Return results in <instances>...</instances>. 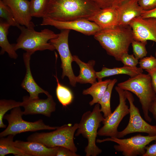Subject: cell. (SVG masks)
<instances>
[{
	"label": "cell",
	"instance_id": "6da1fadb",
	"mask_svg": "<svg viewBox=\"0 0 156 156\" xmlns=\"http://www.w3.org/2000/svg\"><path fill=\"white\" fill-rule=\"evenodd\" d=\"M100 9L91 0H49L43 18L62 21L88 20Z\"/></svg>",
	"mask_w": 156,
	"mask_h": 156
},
{
	"label": "cell",
	"instance_id": "7a4b0ae2",
	"mask_svg": "<svg viewBox=\"0 0 156 156\" xmlns=\"http://www.w3.org/2000/svg\"><path fill=\"white\" fill-rule=\"evenodd\" d=\"M94 36L107 54L118 61L123 54L128 53L133 40L132 30L129 25L101 29Z\"/></svg>",
	"mask_w": 156,
	"mask_h": 156
},
{
	"label": "cell",
	"instance_id": "3957f363",
	"mask_svg": "<svg viewBox=\"0 0 156 156\" xmlns=\"http://www.w3.org/2000/svg\"><path fill=\"white\" fill-rule=\"evenodd\" d=\"M101 112L100 104L96 103L92 111H88L83 114L78 123L75 135L81 134L87 139L88 144L85 148L86 156H97L102 152L96 144L98 129L105 119Z\"/></svg>",
	"mask_w": 156,
	"mask_h": 156
},
{
	"label": "cell",
	"instance_id": "277c9868",
	"mask_svg": "<svg viewBox=\"0 0 156 156\" xmlns=\"http://www.w3.org/2000/svg\"><path fill=\"white\" fill-rule=\"evenodd\" d=\"M17 27L21 30V33L16 40V43L12 44L16 51L22 49L33 54L38 51L55 50L49 41L57 37L58 34L48 29L37 31L34 28H28L20 25Z\"/></svg>",
	"mask_w": 156,
	"mask_h": 156
},
{
	"label": "cell",
	"instance_id": "5b68a950",
	"mask_svg": "<svg viewBox=\"0 0 156 156\" xmlns=\"http://www.w3.org/2000/svg\"><path fill=\"white\" fill-rule=\"evenodd\" d=\"M117 86L133 93L137 96L141 105L145 119L148 122H151L152 120L149 115V109L156 94L150 75L143 73L140 74L118 83Z\"/></svg>",
	"mask_w": 156,
	"mask_h": 156
},
{
	"label": "cell",
	"instance_id": "8992f818",
	"mask_svg": "<svg viewBox=\"0 0 156 156\" xmlns=\"http://www.w3.org/2000/svg\"><path fill=\"white\" fill-rule=\"evenodd\" d=\"M78 127V123L64 125L49 132L35 133L27 138L28 141L42 144L49 148L62 146L76 152L77 148L74 143V135Z\"/></svg>",
	"mask_w": 156,
	"mask_h": 156
},
{
	"label": "cell",
	"instance_id": "52a82bcc",
	"mask_svg": "<svg viewBox=\"0 0 156 156\" xmlns=\"http://www.w3.org/2000/svg\"><path fill=\"white\" fill-rule=\"evenodd\" d=\"M20 107L12 109L10 114H5L3 119L6 120L8 125L6 129L0 133V138L9 135H16L23 132L35 131L38 130H55L58 127H51L46 125L43 120H39L34 122L26 121L22 118L24 115Z\"/></svg>",
	"mask_w": 156,
	"mask_h": 156
},
{
	"label": "cell",
	"instance_id": "ba28073f",
	"mask_svg": "<svg viewBox=\"0 0 156 156\" xmlns=\"http://www.w3.org/2000/svg\"><path fill=\"white\" fill-rule=\"evenodd\" d=\"M154 141H156V135L144 136L138 134L125 139L109 137L97 139L96 142L101 143L111 141L116 143L117 144L114 145V148L116 151L122 153L124 156H143L145 152L146 147Z\"/></svg>",
	"mask_w": 156,
	"mask_h": 156
},
{
	"label": "cell",
	"instance_id": "9c48e42d",
	"mask_svg": "<svg viewBox=\"0 0 156 156\" xmlns=\"http://www.w3.org/2000/svg\"><path fill=\"white\" fill-rule=\"evenodd\" d=\"M115 89L119 97V104L113 112L105 118L102 122L103 126L98 131L100 136L117 137L118 128L123 118L129 114V108L126 104L127 99L125 90L116 86Z\"/></svg>",
	"mask_w": 156,
	"mask_h": 156
},
{
	"label": "cell",
	"instance_id": "30bf717a",
	"mask_svg": "<svg viewBox=\"0 0 156 156\" xmlns=\"http://www.w3.org/2000/svg\"><path fill=\"white\" fill-rule=\"evenodd\" d=\"M70 30L63 29L58 34V36L51 40L49 42L55 47L59 53L61 61V68L62 72L61 78L63 79L67 77L70 85L75 87L77 83L76 77L72 67L73 61V56L70 51L68 44V38Z\"/></svg>",
	"mask_w": 156,
	"mask_h": 156
},
{
	"label": "cell",
	"instance_id": "8fae6325",
	"mask_svg": "<svg viewBox=\"0 0 156 156\" xmlns=\"http://www.w3.org/2000/svg\"><path fill=\"white\" fill-rule=\"evenodd\" d=\"M125 92L129 104V122L123 130L118 132L117 138H122L128 134L137 132L146 133L152 136L156 135V125H151L143 119L139 109L134 104L133 95L129 91Z\"/></svg>",
	"mask_w": 156,
	"mask_h": 156
},
{
	"label": "cell",
	"instance_id": "7c38bea8",
	"mask_svg": "<svg viewBox=\"0 0 156 156\" xmlns=\"http://www.w3.org/2000/svg\"><path fill=\"white\" fill-rule=\"evenodd\" d=\"M40 25H50L60 29L74 30L88 36L94 35L101 30L95 23L86 19L62 21L44 17Z\"/></svg>",
	"mask_w": 156,
	"mask_h": 156
},
{
	"label": "cell",
	"instance_id": "4fadbf2b",
	"mask_svg": "<svg viewBox=\"0 0 156 156\" xmlns=\"http://www.w3.org/2000/svg\"><path fill=\"white\" fill-rule=\"evenodd\" d=\"M129 25L132 29L134 40L141 42L150 40L156 43V18L139 16L132 20Z\"/></svg>",
	"mask_w": 156,
	"mask_h": 156
},
{
	"label": "cell",
	"instance_id": "5bb4252c",
	"mask_svg": "<svg viewBox=\"0 0 156 156\" xmlns=\"http://www.w3.org/2000/svg\"><path fill=\"white\" fill-rule=\"evenodd\" d=\"M23 99L22 107L25 115L40 114L49 117L56 110V103L51 94L46 99H30L25 96Z\"/></svg>",
	"mask_w": 156,
	"mask_h": 156
},
{
	"label": "cell",
	"instance_id": "9a60e30c",
	"mask_svg": "<svg viewBox=\"0 0 156 156\" xmlns=\"http://www.w3.org/2000/svg\"><path fill=\"white\" fill-rule=\"evenodd\" d=\"M11 9L18 24L28 28H34L31 21L30 1L28 0H2Z\"/></svg>",
	"mask_w": 156,
	"mask_h": 156
},
{
	"label": "cell",
	"instance_id": "2e32d148",
	"mask_svg": "<svg viewBox=\"0 0 156 156\" xmlns=\"http://www.w3.org/2000/svg\"><path fill=\"white\" fill-rule=\"evenodd\" d=\"M32 54L31 53L27 52L23 54V59L26 71L25 77L22 82L21 86L29 93V99H36L39 98V95L40 93H44L47 96L50 94L48 92L40 87L35 82L33 77L31 71L30 64L31 57Z\"/></svg>",
	"mask_w": 156,
	"mask_h": 156
},
{
	"label": "cell",
	"instance_id": "e0dca14e",
	"mask_svg": "<svg viewBox=\"0 0 156 156\" xmlns=\"http://www.w3.org/2000/svg\"><path fill=\"white\" fill-rule=\"evenodd\" d=\"M14 144L28 156H56L58 147L49 148L38 142L19 140Z\"/></svg>",
	"mask_w": 156,
	"mask_h": 156
},
{
	"label": "cell",
	"instance_id": "ac0fdd59",
	"mask_svg": "<svg viewBox=\"0 0 156 156\" xmlns=\"http://www.w3.org/2000/svg\"><path fill=\"white\" fill-rule=\"evenodd\" d=\"M138 1V0H129L116 8L118 14L117 26L129 25L134 18L141 16L143 10Z\"/></svg>",
	"mask_w": 156,
	"mask_h": 156
},
{
	"label": "cell",
	"instance_id": "d6986e66",
	"mask_svg": "<svg viewBox=\"0 0 156 156\" xmlns=\"http://www.w3.org/2000/svg\"><path fill=\"white\" fill-rule=\"evenodd\" d=\"M88 20L95 23L101 29L114 28L118 25L116 8L110 7L101 9Z\"/></svg>",
	"mask_w": 156,
	"mask_h": 156
},
{
	"label": "cell",
	"instance_id": "ffe728a7",
	"mask_svg": "<svg viewBox=\"0 0 156 156\" xmlns=\"http://www.w3.org/2000/svg\"><path fill=\"white\" fill-rule=\"evenodd\" d=\"M73 61L79 66V75L76 77L77 83L81 84L89 83L92 84L96 82V71L94 69L95 61L93 60L85 63L76 55H73Z\"/></svg>",
	"mask_w": 156,
	"mask_h": 156
},
{
	"label": "cell",
	"instance_id": "44dd1931",
	"mask_svg": "<svg viewBox=\"0 0 156 156\" xmlns=\"http://www.w3.org/2000/svg\"><path fill=\"white\" fill-rule=\"evenodd\" d=\"M143 69L140 67L124 66L122 67L112 68L103 67L101 71L96 72V74L98 81H102V79L104 77L120 74L127 75L132 77L143 73Z\"/></svg>",
	"mask_w": 156,
	"mask_h": 156
},
{
	"label": "cell",
	"instance_id": "7402d4cb",
	"mask_svg": "<svg viewBox=\"0 0 156 156\" xmlns=\"http://www.w3.org/2000/svg\"><path fill=\"white\" fill-rule=\"evenodd\" d=\"M10 25L1 18L0 20V46L1 49V55L6 52L9 57L16 59L18 55L14 50L12 44H10L8 40L7 36L8 29Z\"/></svg>",
	"mask_w": 156,
	"mask_h": 156
},
{
	"label": "cell",
	"instance_id": "603a6c76",
	"mask_svg": "<svg viewBox=\"0 0 156 156\" xmlns=\"http://www.w3.org/2000/svg\"><path fill=\"white\" fill-rule=\"evenodd\" d=\"M111 80L107 79L103 81H98L92 84L89 88L83 90V95H90L92 97V100L89 103L90 106L98 103L100 101Z\"/></svg>",
	"mask_w": 156,
	"mask_h": 156
},
{
	"label": "cell",
	"instance_id": "cb8c5ba5",
	"mask_svg": "<svg viewBox=\"0 0 156 156\" xmlns=\"http://www.w3.org/2000/svg\"><path fill=\"white\" fill-rule=\"evenodd\" d=\"M15 136L13 135H9L6 138H1L0 156H4L9 154H12L16 156H28L23 151L15 146L13 141V138Z\"/></svg>",
	"mask_w": 156,
	"mask_h": 156
},
{
	"label": "cell",
	"instance_id": "d4e9b609",
	"mask_svg": "<svg viewBox=\"0 0 156 156\" xmlns=\"http://www.w3.org/2000/svg\"><path fill=\"white\" fill-rule=\"evenodd\" d=\"M117 81L116 79L111 80L103 96L98 103L100 105L101 111L103 113L105 118L112 113L110 106L111 95L113 87Z\"/></svg>",
	"mask_w": 156,
	"mask_h": 156
},
{
	"label": "cell",
	"instance_id": "484cf974",
	"mask_svg": "<svg viewBox=\"0 0 156 156\" xmlns=\"http://www.w3.org/2000/svg\"><path fill=\"white\" fill-rule=\"evenodd\" d=\"M56 79L57 86L56 93L57 98L63 107L70 104L73 99V95L70 90L68 87L61 84L57 78V74L54 75Z\"/></svg>",
	"mask_w": 156,
	"mask_h": 156
},
{
	"label": "cell",
	"instance_id": "4316f807",
	"mask_svg": "<svg viewBox=\"0 0 156 156\" xmlns=\"http://www.w3.org/2000/svg\"><path fill=\"white\" fill-rule=\"evenodd\" d=\"M48 1L49 0H31L30 10L32 17L43 18Z\"/></svg>",
	"mask_w": 156,
	"mask_h": 156
},
{
	"label": "cell",
	"instance_id": "83f0119b",
	"mask_svg": "<svg viewBox=\"0 0 156 156\" xmlns=\"http://www.w3.org/2000/svg\"><path fill=\"white\" fill-rule=\"evenodd\" d=\"M22 102L12 100L1 99L0 100V128H5L6 126L3 122V117L8 110L15 107H21Z\"/></svg>",
	"mask_w": 156,
	"mask_h": 156
},
{
	"label": "cell",
	"instance_id": "f1b7e54d",
	"mask_svg": "<svg viewBox=\"0 0 156 156\" xmlns=\"http://www.w3.org/2000/svg\"><path fill=\"white\" fill-rule=\"evenodd\" d=\"M0 17L10 26L18 27L20 25L16 21L10 8L2 0H0Z\"/></svg>",
	"mask_w": 156,
	"mask_h": 156
},
{
	"label": "cell",
	"instance_id": "f546056e",
	"mask_svg": "<svg viewBox=\"0 0 156 156\" xmlns=\"http://www.w3.org/2000/svg\"><path fill=\"white\" fill-rule=\"evenodd\" d=\"M147 43V41L141 42L134 39L132 41L131 44L133 54L137 59H142L146 56L147 52L146 46Z\"/></svg>",
	"mask_w": 156,
	"mask_h": 156
},
{
	"label": "cell",
	"instance_id": "4dcf8cb0",
	"mask_svg": "<svg viewBox=\"0 0 156 156\" xmlns=\"http://www.w3.org/2000/svg\"><path fill=\"white\" fill-rule=\"evenodd\" d=\"M101 9L112 7L117 8L129 0H91Z\"/></svg>",
	"mask_w": 156,
	"mask_h": 156
},
{
	"label": "cell",
	"instance_id": "1f68e13d",
	"mask_svg": "<svg viewBox=\"0 0 156 156\" xmlns=\"http://www.w3.org/2000/svg\"><path fill=\"white\" fill-rule=\"evenodd\" d=\"M140 67L142 69L148 70L156 67V58L151 55L140 59L139 62Z\"/></svg>",
	"mask_w": 156,
	"mask_h": 156
},
{
	"label": "cell",
	"instance_id": "d6a6232c",
	"mask_svg": "<svg viewBox=\"0 0 156 156\" xmlns=\"http://www.w3.org/2000/svg\"><path fill=\"white\" fill-rule=\"evenodd\" d=\"M120 61L123 64L124 66L131 67H136L139 64L138 60L133 54H129L128 53L123 54L121 56Z\"/></svg>",
	"mask_w": 156,
	"mask_h": 156
},
{
	"label": "cell",
	"instance_id": "836d02e7",
	"mask_svg": "<svg viewBox=\"0 0 156 156\" xmlns=\"http://www.w3.org/2000/svg\"><path fill=\"white\" fill-rule=\"evenodd\" d=\"M138 3L144 11H148L156 8V0H138Z\"/></svg>",
	"mask_w": 156,
	"mask_h": 156
},
{
	"label": "cell",
	"instance_id": "e575fe53",
	"mask_svg": "<svg viewBox=\"0 0 156 156\" xmlns=\"http://www.w3.org/2000/svg\"><path fill=\"white\" fill-rule=\"evenodd\" d=\"M76 152L68 148L62 146H58L56 156H79Z\"/></svg>",
	"mask_w": 156,
	"mask_h": 156
},
{
	"label": "cell",
	"instance_id": "d590c367",
	"mask_svg": "<svg viewBox=\"0 0 156 156\" xmlns=\"http://www.w3.org/2000/svg\"><path fill=\"white\" fill-rule=\"evenodd\" d=\"M143 156H156V142L146 147L145 152Z\"/></svg>",
	"mask_w": 156,
	"mask_h": 156
},
{
	"label": "cell",
	"instance_id": "8d00e7d4",
	"mask_svg": "<svg viewBox=\"0 0 156 156\" xmlns=\"http://www.w3.org/2000/svg\"><path fill=\"white\" fill-rule=\"evenodd\" d=\"M145 70L151 77L152 86L156 94V67L151 69Z\"/></svg>",
	"mask_w": 156,
	"mask_h": 156
},
{
	"label": "cell",
	"instance_id": "74e56055",
	"mask_svg": "<svg viewBox=\"0 0 156 156\" xmlns=\"http://www.w3.org/2000/svg\"><path fill=\"white\" fill-rule=\"evenodd\" d=\"M140 16L143 18L150 17L156 18V8L150 10H143Z\"/></svg>",
	"mask_w": 156,
	"mask_h": 156
},
{
	"label": "cell",
	"instance_id": "f35d334b",
	"mask_svg": "<svg viewBox=\"0 0 156 156\" xmlns=\"http://www.w3.org/2000/svg\"><path fill=\"white\" fill-rule=\"evenodd\" d=\"M149 111L152 114L153 118L156 122V94L150 106Z\"/></svg>",
	"mask_w": 156,
	"mask_h": 156
},
{
	"label": "cell",
	"instance_id": "ab89813d",
	"mask_svg": "<svg viewBox=\"0 0 156 156\" xmlns=\"http://www.w3.org/2000/svg\"><path fill=\"white\" fill-rule=\"evenodd\" d=\"M155 57L156 58V49L155 51Z\"/></svg>",
	"mask_w": 156,
	"mask_h": 156
},
{
	"label": "cell",
	"instance_id": "60d3db41",
	"mask_svg": "<svg viewBox=\"0 0 156 156\" xmlns=\"http://www.w3.org/2000/svg\"></svg>",
	"mask_w": 156,
	"mask_h": 156
}]
</instances>
